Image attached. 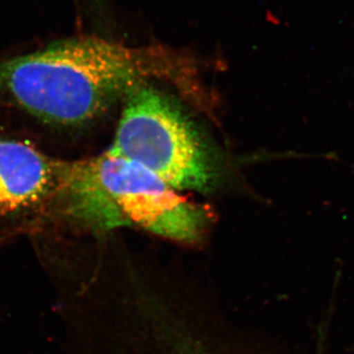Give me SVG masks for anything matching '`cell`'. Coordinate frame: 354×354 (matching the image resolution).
Listing matches in <instances>:
<instances>
[{
    "mask_svg": "<svg viewBox=\"0 0 354 354\" xmlns=\"http://www.w3.org/2000/svg\"><path fill=\"white\" fill-rule=\"evenodd\" d=\"M156 75L152 53L83 37L0 59V132L38 147L101 118Z\"/></svg>",
    "mask_w": 354,
    "mask_h": 354,
    "instance_id": "6da1fadb",
    "label": "cell"
},
{
    "mask_svg": "<svg viewBox=\"0 0 354 354\" xmlns=\"http://www.w3.org/2000/svg\"><path fill=\"white\" fill-rule=\"evenodd\" d=\"M53 218L69 232L104 234L139 227L185 244L201 241L211 221L204 206L109 149L95 157L66 160Z\"/></svg>",
    "mask_w": 354,
    "mask_h": 354,
    "instance_id": "7a4b0ae2",
    "label": "cell"
},
{
    "mask_svg": "<svg viewBox=\"0 0 354 354\" xmlns=\"http://www.w3.org/2000/svg\"><path fill=\"white\" fill-rule=\"evenodd\" d=\"M109 150L152 172L177 191H206L216 167L196 128L162 91L150 84L125 97Z\"/></svg>",
    "mask_w": 354,
    "mask_h": 354,
    "instance_id": "3957f363",
    "label": "cell"
},
{
    "mask_svg": "<svg viewBox=\"0 0 354 354\" xmlns=\"http://www.w3.org/2000/svg\"><path fill=\"white\" fill-rule=\"evenodd\" d=\"M185 291L127 286L120 297L122 354H253L207 305Z\"/></svg>",
    "mask_w": 354,
    "mask_h": 354,
    "instance_id": "277c9868",
    "label": "cell"
},
{
    "mask_svg": "<svg viewBox=\"0 0 354 354\" xmlns=\"http://www.w3.org/2000/svg\"><path fill=\"white\" fill-rule=\"evenodd\" d=\"M65 160L0 132V241L38 234Z\"/></svg>",
    "mask_w": 354,
    "mask_h": 354,
    "instance_id": "5b68a950",
    "label": "cell"
}]
</instances>
